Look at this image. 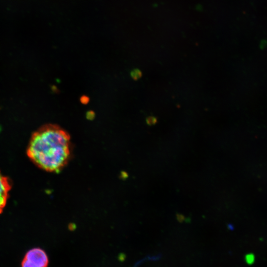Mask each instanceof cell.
Listing matches in <instances>:
<instances>
[{"mask_svg":"<svg viewBox=\"0 0 267 267\" xmlns=\"http://www.w3.org/2000/svg\"><path fill=\"white\" fill-rule=\"evenodd\" d=\"M70 136L64 130L47 125L34 132L30 140L27 153L38 167L49 172L58 173L70 158Z\"/></svg>","mask_w":267,"mask_h":267,"instance_id":"cell-1","label":"cell"},{"mask_svg":"<svg viewBox=\"0 0 267 267\" xmlns=\"http://www.w3.org/2000/svg\"><path fill=\"white\" fill-rule=\"evenodd\" d=\"M48 257L44 250L35 248L29 250L21 263V267H47Z\"/></svg>","mask_w":267,"mask_h":267,"instance_id":"cell-2","label":"cell"},{"mask_svg":"<svg viewBox=\"0 0 267 267\" xmlns=\"http://www.w3.org/2000/svg\"><path fill=\"white\" fill-rule=\"evenodd\" d=\"M11 188V183L10 179L0 171V214L6 205Z\"/></svg>","mask_w":267,"mask_h":267,"instance_id":"cell-3","label":"cell"},{"mask_svg":"<svg viewBox=\"0 0 267 267\" xmlns=\"http://www.w3.org/2000/svg\"><path fill=\"white\" fill-rule=\"evenodd\" d=\"M131 75L134 80H138L142 76V73L141 71L136 69L131 72Z\"/></svg>","mask_w":267,"mask_h":267,"instance_id":"cell-4","label":"cell"},{"mask_svg":"<svg viewBox=\"0 0 267 267\" xmlns=\"http://www.w3.org/2000/svg\"><path fill=\"white\" fill-rule=\"evenodd\" d=\"M255 257L254 254L249 253L247 254L245 257V260L248 265H252L255 261Z\"/></svg>","mask_w":267,"mask_h":267,"instance_id":"cell-5","label":"cell"},{"mask_svg":"<svg viewBox=\"0 0 267 267\" xmlns=\"http://www.w3.org/2000/svg\"><path fill=\"white\" fill-rule=\"evenodd\" d=\"M157 118L153 116H150L146 119V122L148 125L153 126L157 123Z\"/></svg>","mask_w":267,"mask_h":267,"instance_id":"cell-6","label":"cell"},{"mask_svg":"<svg viewBox=\"0 0 267 267\" xmlns=\"http://www.w3.org/2000/svg\"><path fill=\"white\" fill-rule=\"evenodd\" d=\"M176 218L178 222H182L185 220V217L181 214L177 213L176 214Z\"/></svg>","mask_w":267,"mask_h":267,"instance_id":"cell-7","label":"cell"},{"mask_svg":"<svg viewBox=\"0 0 267 267\" xmlns=\"http://www.w3.org/2000/svg\"><path fill=\"white\" fill-rule=\"evenodd\" d=\"M94 117V113L92 111H89L87 113V118L88 119L91 120Z\"/></svg>","mask_w":267,"mask_h":267,"instance_id":"cell-8","label":"cell"},{"mask_svg":"<svg viewBox=\"0 0 267 267\" xmlns=\"http://www.w3.org/2000/svg\"><path fill=\"white\" fill-rule=\"evenodd\" d=\"M89 99H88L87 97L86 96H83V99H81L82 100V102L83 103H87L88 102V100Z\"/></svg>","mask_w":267,"mask_h":267,"instance_id":"cell-9","label":"cell"}]
</instances>
